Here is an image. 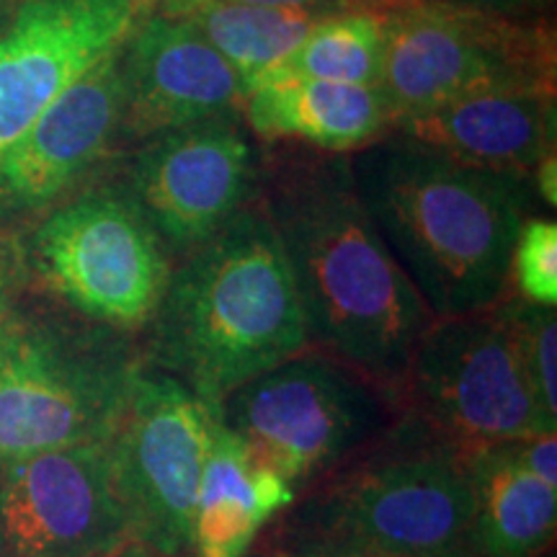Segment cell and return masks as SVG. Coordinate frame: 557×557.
<instances>
[{
  "label": "cell",
  "mask_w": 557,
  "mask_h": 557,
  "mask_svg": "<svg viewBox=\"0 0 557 557\" xmlns=\"http://www.w3.org/2000/svg\"><path fill=\"white\" fill-rule=\"evenodd\" d=\"M246 557H269V555H259V553H248Z\"/></svg>",
  "instance_id": "836d02e7"
},
{
  "label": "cell",
  "mask_w": 557,
  "mask_h": 557,
  "mask_svg": "<svg viewBox=\"0 0 557 557\" xmlns=\"http://www.w3.org/2000/svg\"><path fill=\"white\" fill-rule=\"evenodd\" d=\"M532 184L537 197L542 199V205L555 209L557 207V158L555 150L547 152L545 158L534 165L532 171Z\"/></svg>",
  "instance_id": "83f0119b"
},
{
  "label": "cell",
  "mask_w": 557,
  "mask_h": 557,
  "mask_svg": "<svg viewBox=\"0 0 557 557\" xmlns=\"http://www.w3.org/2000/svg\"><path fill=\"white\" fill-rule=\"evenodd\" d=\"M393 389L308 348L220 403L225 429L297 493L359 457L403 416Z\"/></svg>",
  "instance_id": "8992f818"
},
{
  "label": "cell",
  "mask_w": 557,
  "mask_h": 557,
  "mask_svg": "<svg viewBox=\"0 0 557 557\" xmlns=\"http://www.w3.org/2000/svg\"><path fill=\"white\" fill-rule=\"evenodd\" d=\"M508 447L529 472L549 485H557V431L517 438V442H508Z\"/></svg>",
  "instance_id": "d4e9b609"
},
{
  "label": "cell",
  "mask_w": 557,
  "mask_h": 557,
  "mask_svg": "<svg viewBox=\"0 0 557 557\" xmlns=\"http://www.w3.org/2000/svg\"><path fill=\"white\" fill-rule=\"evenodd\" d=\"M259 201L287 256L310 348L400 395L436 318L369 218L351 152L261 143Z\"/></svg>",
  "instance_id": "6da1fadb"
},
{
  "label": "cell",
  "mask_w": 557,
  "mask_h": 557,
  "mask_svg": "<svg viewBox=\"0 0 557 557\" xmlns=\"http://www.w3.org/2000/svg\"><path fill=\"white\" fill-rule=\"evenodd\" d=\"M124 101L116 143H145L163 132L240 111L235 67L194 26L145 11L122 45Z\"/></svg>",
  "instance_id": "5bb4252c"
},
{
  "label": "cell",
  "mask_w": 557,
  "mask_h": 557,
  "mask_svg": "<svg viewBox=\"0 0 557 557\" xmlns=\"http://www.w3.org/2000/svg\"><path fill=\"white\" fill-rule=\"evenodd\" d=\"M29 267H26L24 240L0 230V323L21 302L26 282H29Z\"/></svg>",
  "instance_id": "cb8c5ba5"
},
{
  "label": "cell",
  "mask_w": 557,
  "mask_h": 557,
  "mask_svg": "<svg viewBox=\"0 0 557 557\" xmlns=\"http://www.w3.org/2000/svg\"><path fill=\"white\" fill-rule=\"evenodd\" d=\"M243 122L261 143H297L325 152H357L395 129L377 86L263 73L240 103Z\"/></svg>",
  "instance_id": "e0dca14e"
},
{
  "label": "cell",
  "mask_w": 557,
  "mask_h": 557,
  "mask_svg": "<svg viewBox=\"0 0 557 557\" xmlns=\"http://www.w3.org/2000/svg\"><path fill=\"white\" fill-rule=\"evenodd\" d=\"M259 173L261 143L227 111L139 143L120 184L178 261L259 199Z\"/></svg>",
  "instance_id": "8fae6325"
},
{
  "label": "cell",
  "mask_w": 557,
  "mask_h": 557,
  "mask_svg": "<svg viewBox=\"0 0 557 557\" xmlns=\"http://www.w3.org/2000/svg\"><path fill=\"white\" fill-rule=\"evenodd\" d=\"M457 5H468L496 16L519 21H545L555 24V0H451Z\"/></svg>",
  "instance_id": "484cf974"
},
{
  "label": "cell",
  "mask_w": 557,
  "mask_h": 557,
  "mask_svg": "<svg viewBox=\"0 0 557 557\" xmlns=\"http://www.w3.org/2000/svg\"><path fill=\"white\" fill-rule=\"evenodd\" d=\"M274 557H395L374 549L331 545V542H276Z\"/></svg>",
  "instance_id": "4316f807"
},
{
  "label": "cell",
  "mask_w": 557,
  "mask_h": 557,
  "mask_svg": "<svg viewBox=\"0 0 557 557\" xmlns=\"http://www.w3.org/2000/svg\"><path fill=\"white\" fill-rule=\"evenodd\" d=\"M382 45H385V26H382L377 0H372L367 5L333 11L320 18L302 45L282 65L267 73L377 86Z\"/></svg>",
  "instance_id": "44dd1931"
},
{
  "label": "cell",
  "mask_w": 557,
  "mask_h": 557,
  "mask_svg": "<svg viewBox=\"0 0 557 557\" xmlns=\"http://www.w3.org/2000/svg\"><path fill=\"white\" fill-rule=\"evenodd\" d=\"M475 496L478 557H537L555 547L557 485L513 457L508 442L465 449Z\"/></svg>",
  "instance_id": "d6986e66"
},
{
  "label": "cell",
  "mask_w": 557,
  "mask_h": 557,
  "mask_svg": "<svg viewBox=\"0 0 557 557\" xmlns=\"http://www.w3.org/2000/svg\"><path fill=\"white\" fill-rule=\"evenodd\" d=\"M511 289L527 302L557 305V222L529 214L511 253Z\"/></svg>",
  "instance_id": "603a6c76"
},
{
  "label": "cell",
  "mask_w": 557,
  "mask_h": 557,
  "mask_svg": "<svg viewBox=\"0 0 557 557\" xmlns=\"http://www.w3.org/2000/svg\"><path fill=\"white\" fill-rule=\"evenodd\" d=\"M218 410L171 374L145 364L107 442L132 540L189 557L191 513Z\"/></svg>",
  "instance_id": "30bf717a"
},
{
  "label": "cell",
  "mask_w": 557,
  "mask_h": 557,
  "mask_svg": "<svg viewBox=\"0 0 557 557\" xmlns=\"http://www.w3.org/2000/svg\"><path fill=\"white\" fill-rule=\"evenodd\" d=\"M377 9L385 26L377 88L395 127L480 90H557L555 24L451 0H377Z\"/></svg>",
  "instance_id": "52a82bcc"
},
{
  "label": "cell",
  "mask_w": 557,
  "mask_h": 557,
  "mask_svg": "<svg viewBox=\"0 0 557 557\" xmlns=\"http://www.w3.org/2000/svg\"><path fill=\"white\" fill-rule=\"evenodd\" d=\"M537 557H555V547H549L547 553H542V555H537Z\"/></svg>",
  "instance_id": "d6a6232c"
},
{
  "label": "cell",
  "mask_w": 557,
  "mask_h": 557,
  "mask_svg": "<svg viewBox=\"0 0 557 557\" xmlns=\"http://www.w3.org/2000/svg\"><path fill=\"white\" fill-rule=\"evenodd\" d=\"M122 45L62 90L9 152L0 165V214L18 218L58 205L116 143L124 101Z\"/></svg>",
  "instance_id": "9a60e30c"
},
{
  "label": "cell",
  "mask_w": 557,
  "mask_h": 557,
  "mask_svg": "<svg viewBox=\"0 0 557 557\" xmlns=\"http://www.w3.org/2000/svg\"><path fill=\"white\" fill-rule=\"evenodd\" d=\"M400 398L459 449L557 431L496 310L436 318L410 357Z\"/></svg>",
  "instance_id": "9c48e42d"
},
{
  "label": "cell",
  "mask_w": 557,
  "mask_h": 557,
  "mask_svg": "<svg viewBox=\"0 0 557 557\" xmlns=\"http://www.w3.org/2000/svg\"><path fill=\"white\" fill-rule=\"evenodd\" d=\"M504 320L506 331L511 333L517 346L519 361L524 367L529 382L542 410L549 421L557 423V320L555 308L527 302L508 292L493 308Z\"/></svg>",
  "instance_id": "7402d4cb"
},
{
  "label": "cell",
  "mask_w": 557,
  "mask_h": 557,
  "mask_svg": "<svg viewBox=\"0 0 557 557\" xmlns=\"http://www.w3.org/2000/svg\"><path fill=\"white\" fill-rule=\"evenodd\" d=\"M143 367L135 333L16 305L0 323V468L107 444Z\"/></svg>",
  "instance_id": "5b68a950"
},
{
  "label": "cell",
  "mask_w": 557,
  "mask_h": 557,
  "mask_svg": "<svg viewBox=\"0 0 557 557\" xmlns=\"http://www.w3.org/2000/svg\"><path fill=\"white\" fill-rule=\"evenodd\" d=\"M276 542H331L395 557H478L465 449L403 410L351 462L297 493Z\"/></svg>",
  "instance_id": "277c9868"
},
{
  "label": "cell",
  "mask_w": 557,
  "mask_h": 557,
  "mask_svg": "<svg viewBox=\"0 0 557 557\" xmlns=\"http://www.w3.org/2000/svg\"><path fill=\"white\" fill-rule=\"evenodd\" d=\"M0 557H13L9 542H5V537H3V529H0Z\"/></svg>",
  "instance_id": "4dcf8cb0"
},
{
  "label": "cell",
  "mask_w": 557,
  "mask_h": 557,
  "mask_svg": "<svg viewBox=\"0 0 557 557\" xmlns=\"http://www.w3.org/2000/svg\"><path fill=\"white\" fill-rule=\"evenodd\" d=\"M152 0H21L0 29V165L86 70L127 39Z\"/></svg>",
  "instance_id": "7c38bea8"
},
{
  "label": "cell",
  "mask_w": 557,
  "mask_h": 557,
  "mask_svg": "<svg viewBox=\"0 0 557 557\" xmlns=\"http://www.w3.org/2000/svg\"><path fill=\"white\" fill-rule=\"evenodd\" d=\"M233 3L274 5V9H312V11H344L354 5H367L372 0H233Z\"/></svg>",
  "instance_id": "f1b7e54d"
},
{
  "label": "cell",
  "mask_w": 557,
  "mask_h": 557,
  "mask_svg": "<svg viewBox=\"0 0 557 557\" xmlns=\"http://www.w3.org/2000/svg\"><path fill=\"white\" fill-rule=\"evenodd\" d=\"M357 191L434 318L487 312L511 292V253L537 197L532 176L462 165L389 132L351 152Z\"/></svg>",
  "instance_id": "7a4b0ae2"
},
{
  "label": "cell",
  "mask_w": 557,
  "mask_h": 557,
  "mask_svg": "<svg viewBox=\"0 0 557 557\" xmlns=\"http://www.w3.org/2000/svg\"><path fill=\"white\" fill-rule=\"evenodd\" d=\"M295 498V487L256 462L218 416L191 513L189 557H246Z\"/></svg>",
  "instance_id": "ac0fdd59"
},
{
  "label": "cell",
  "mask_w": 557,
  "mask_h": 557,
  "mask_svg": "<svg viewBox=\"0 0 557 557\" xmlns=\"http://www.w3.org/2000/svg\"><path fill=\"white\" fill-rule=\"evenodd\" d=\"M152 9L194 26L235 67L246 90L267 70L282 65L312 26L333 13L233 0H152Z\"/></svg>",
  "instance_id": "ffe728a7"
},
{
  "label": "cell",
  "mask_w": 557,
  "mask_h": 557,
  "mask_svg": "<svg viewBox=\"0 0 557 557\" xmlns=\"http://www.w3.org/2000/svg\"><path fill=\"white\" fill-rule=\"evenodd\" d=\"M99 557H171V555L158 553V549H152L150 545H145V542L139 540H127L122 542L120 547L109 549V553H103Z\"/></svg>",
  "instance_id": "f546056e"
},
{
  "label": "cell",
  "mask_w": 557,
  "mask_h": 557,
  "mask_svg": "<svg viewBox=\"0 0 557 557\" xmlns=\"http://www.w3.org/2000/svg\"><path fill=\"white\" fill-rule=\"evenodd\" d=\"M393 132L472 169L532 176L534 165L557 148V90H480L423 111Z\"/></svg>",
  "instance_id": "2e32d148"
},
{
  "label": "cell",
  "mask_w": 557,
  "mask_h": 557,
  "mask_svg": "<svg viewBox=\"0 0 557 557\" xmlns=\"http://www.w3.org/2000/svg\"><path fill=\"white\" fill-rule=\"evenodd\" d=\"M26 267L75 315L143 333L173 259L122 184L86 189L54 207L24 243Z\"/></svg>",
  "instance_id": "ba28073f"
},
{
  "label": "cell",
  "mask_w": 557,
  "mask_h": 557,
  "mask_svg": "<svg viewBox=\"0 0 557 557\" xmlns=\"http://www.w3.org/2000/svg\"><path fill=\"white\" fill-rule=\"evenodd\" d=\"M145 364L214 410L230 393L310 348L287 256L261 201L173 261L145 325Z\"/></svg>",
  "instance_id": "3957f363"
},
{
  "label": "cell",
  "mask_w": 557,
  "mask_h": 557,
  "mask_svg": "<svg viewBox=\"0 0 557 557\" xmlns=\"http://www.w3.org/2000/svg\"><path fill=\"white\" fill-rule=\"evenodd\" d=\"M0 529L13 557H99L132 540L107 444L39 451L0 468Z\"/></svg>",
  "instance_id": "4fadbf2b"
},
{
  "label": "cell",
  "mask_w": 557,
  "mask_h": 557,
  "mask_svg": "<svg viewBox=\"0 0 557 557\" xmlns=\"http://www.w3.org/2000/svg\"><path fill=\"white\" fill-rule=\"evenodd\" d=\"M3 13H5V0H0V21H3ZM3 29V26H0Z\"/></svg>",
  "instance_id": "1f68e13d"
}]
</instances>
